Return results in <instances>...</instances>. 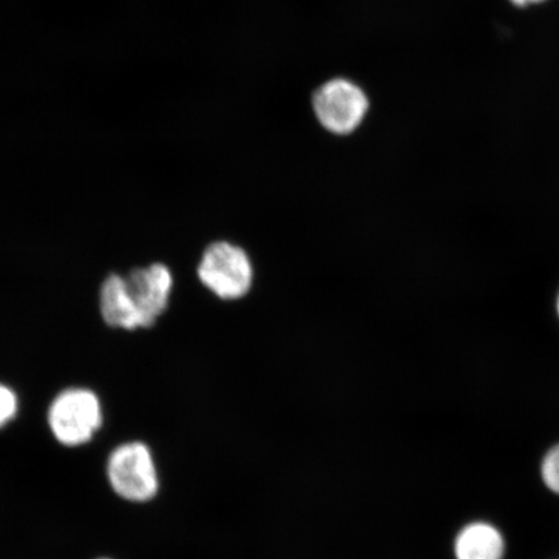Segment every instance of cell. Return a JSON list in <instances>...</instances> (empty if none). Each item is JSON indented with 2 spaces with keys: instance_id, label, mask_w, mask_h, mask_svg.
Returning a JSON list of instances; mask_svg holds the SVG:
<instances>
[{
  "instance_id": "obj_3",
  "label": "cell",
  "mask_w": 559,
  "mask_h": 559,
  "mask_svg": "<svg viewBox=\"0 0 559 559\" xmlns=\"http://www.w3.org/2000/svg\"><path fill=\"white\" fill-rule=\"evenodd\" d=\"M312 108L317 120L328 132L349 135L365 121L369 100L365 90L355 82L334 79L317 90Z\"/></svg>"
},
{
  "instance_id": "obj_1",
  "label": "cell",
  "mask_w": 559,
  "mask_h": 559,
  "mask_svg": "<svg viewBox=\"0 0 559 559\" xmlns=\"http://www.w3.org/2000/svg\"><path fill=\"white\" fill-rule=\"evenodd\" d=\"M198 275L216 297L236 300L247 296L253 284V264L237 245L218 241L209 245L202 254Z\"/></svg>"
},
{
  "instance_id": "obj_12",
  "label": "cell",
  "mask_w": 559,
  "mask_h": 559,
  "mask_svg": "<svg viewBox=\"0 0 559 559\" xmlns=\"http://www.w3.org/2000/svg\"><path fill=\"white\" fill-rule=\"evenodd\" d=\"M100 559H107V558H100Z\"/></svg>"
},
{
  "instance_id": "obj_10",
  "label": "cell",
  "mask_w": 559,
  "mask_h": 559,
  "mask_svg": "<svg viewBox=\"0 0 559 559\" xmlns=\"http://www.w3.org/2000/svg\"><path fill=\"white\" fill-rule=\"evenodd\" d=\"M512 2L519 5H527L531 3L543 2V0H512Z\"/></svg>"
},
{
  "instance_id": "obj_2",
  "label": "cell",
  "mask_w": 559,
  "mask_h": 559,
  "mask_svg": "<svg viewBox=\"0 0 559 559\" xmlns=\"http://www.w3.org/2000/svg\"><path fill=\"white\" fill-rule=\"evenodd\" d=\"M108 477L117 495L132 502H148L159 491L155 457L142 442L122 444L110 454Z\"/></svg>"
},
{
  "instance_id": "obj_5",
  "label": "cell",
  "mask_w": 559,
  "mask_h": 559,
  "mask_svg": "<svg viewBox=\"0 0 559 559\" xmlns=\"http://www.w3.org/2000/svg\"><path fill=\"white\" fill-rule=\"evenodd\" d=\"M132 305L140 320V326L150 328L163 314L173 290V275L165 264L155 263L138 269L124 278Z\"/></svg>"
},
{
  "instance_id": "obj_11",
  "label": "cell",
  "mask_w": 559,
  "mask_h": 559,
  "mask_svg": "<svg viewBox=\"0 0 559 559\" xmlns=\"http://www.w3.org/2000/svg\"><path fill=\"white\" fill-rule=\"evenodd\" d=\"M557 311H558V314H559V297H558V300H557Z\"/></svg>"
},
{
  "instance_id": "obj_7",
  "label": "cell",
  "mask_w": 559,
  "mask_h": 559,
  "mask_svg": "<svg viewBox=\"0 0 559 559\" xmlns=\"http://www.w3.org/2000/svg\"><path fill=\"white\" fill-rule=\"evenodd\" d=\"M504 549V539L499 531L484 522L466 526L454 545L457 559H502Z\"/></svg>"
},
{
  "instance_id": "obj_4",
  "label": "cell",
  "mask_w": 559,
  "mask_h": 559,
  "mask_svg": "<svg viewBox=\"0 0 559 559\" xmlns=\"http://www.w3.org/2000/svg\"><path fill=\"white\" fill-rule=\"evenodd\" d=\"M102 421L100 402L85 389H70L61 393L48 414L53 436L69 447L87 443Z\"/></svg>"
},
{
  "instance_id": "obj_8",
  "label": "cell",
  "mask_w": 559,
  "mask_h": 559,
  "mask_svg": "<svg viewBox=\"0 0 559 559\" xmlns=\"http://www.w3.org/2000/svg\"><path fill=\"white\" fill-rule=\"evenodd\" d=\"M542 475L545 485L551 491L559 495V445L555 447L554 450L549 451L545 456L542 466Z\"/></svg>"
},
{
  "instance_id": "obj_6",
  "label": "cell",
  "mask_w": 559,
  "mask_h": 559,
  "mask_svg": "<svg viewBox=\"0 0 559 559\" xmlns=\"http://www.w3.org/2000/svg\"><path fill=\"white\" fill-rule=\"evenodd\" d=\"M100 310L105 323L122 330H139L140 320L131 302L124 277L110 275L105 280L100 293Z\"/></svg>"
},
{
  "instance_id": "obj_9",
  "label": "cell",
  "mask_w": 559,
  "mask_h": 559,
  "mask_svg": "<svg viewBox=\"0 0 559 559\" xmlns=\"http://www.w3.org/2000/svg\"><path fill=\"white\" fill-rule=\"evenodd\" d=\"M17 412V397L13 391L0 384V428L10 423Z\"/></svg>"
}]
</instances>
